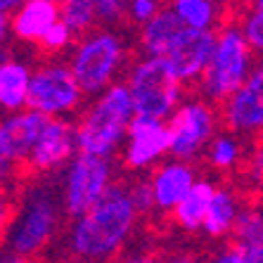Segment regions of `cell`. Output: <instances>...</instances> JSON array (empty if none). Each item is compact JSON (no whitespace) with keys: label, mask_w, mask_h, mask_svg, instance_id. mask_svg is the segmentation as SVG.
I'll return each mask as SVG.
<instances>
[{"label":"cell","mask_w":263,"mask_h":263,"mask_svg":"<svg viewBox=\"0 0 263 263\" xmlns=\"http://www.w3.org/2000/svg\"><path fill=\"white\" fill-rule=\"evenodd\" d=\"M161 0H128V19L133 24H147L161 12Z\"/></svg>","instance_id":"obj_28"},{"label":"cell","mask_w":263,"mask_h":263,"mask_svg":"<svg viewBox=\"0 0 263 263\" xmlns=\"http://www.w3.org/2000/svg\"><path fill=\"white\" fill-rule=\"evenodd\" d=\"M62 19L60 5L50 0H26L10 14V31L17 41L36 43Z\"/></svg>","instance_id":"obj_16"},{"label":"cell","mask_w":263,"mask_h":263,"mask_svg":"<svg viewBox=\"0 0 263 263\" xmlns=\"http://www.w3.org/2000/svg\"><path fill=\"white\" fill-rule=\"evenodd\" d=\"M60 223V204L48 190H31L24 206L10 228L7 245L17 256H33L52 237Z\"/></svg>","instance_id":"obj_7"},{"label":"cell","mask_w":263,"mask_h":263,"mask_svg":"<svg viewBox=\"0 0 263 263\" xmlns=\"http://www.w3.org/2000/svg\"><path fill=\"white\" fill-rule=\"evenodd\" d=\"M133 117L135 107L128 86L126 83L109 86L98 98H92L76 123L79 152L111 159L119 147L126 145Z\"/></svg>","instance_id":"obj_2"},{"label":"cell","mask_w":263,"mask_h":263,"mask_svg":"<svg viewBox=\"0 0 263 263\" xmlns=\"http://www.w3.org/2000/svg\"><path fill=\"white\" fill-rule=\"evenodd\" d=\"M79 152L76 140V123L67 121L64 117L48 119L43 133L38 138L29 159V168L38 173L57 171L60 166H67Z\"/></svg>","instance_id":"obj_14"},{"label":"cell","mask_w":263,"mask_h":263,"mask_svg":"<svg viewBox=\"0 0 263 263\" xmlns=\"http://www.w3.org/2000/svg\"><path fill=\"white\" fill-rule=\"evenodd\" d=\"M26 0H0V12L3 14H12L17 7H22Z\"/></svg>","instance_id":"obj_32"},{"label":"cell","mask_w":263,"mask_h":263,"mask_svg":"<svg viewBox=\"0 0 263 263\" xmlns=\"http://www.w3.org/2000/svg\"><path fill=\"white\" fill-rule=\"evenodd\" d=\"M171 7L190 29H214L216 24L214 0H173Z\"/></svg>","instance_id":"obj_24"},{"label":"cell","mask_w":263,"mask_h":263,"mask_svg":"<svg viewBox=\"0 0 263 263\" xmlns=\"http://www.w3.org/2000/svg\"><path fill=\"white\" fill-rule=\"evenodd\" d=\"M50 3H57V5H60V3H64V0H50Z\"/></svg>","instance_id":"obj_36"},{"label":"cell","mask_w":263,"mask_h":263,"mask_svg":"<svg viewBox=\"0 0 263 263\" xmlns=\"http://www.w3.org/2000/svg\"><path fill=\"white\" fill-rule=\"evenodd\" d=\"M149 183H152L157 211H173L180 204V199L190 192L192 185L197 183V178H195V168H192L190 161L173 159V161L161 164L152 173Z\"/></svg>","instance_id":"obj_15"},{"label":"cell","mask_w":263,"mask_h":263,"mask_svg":"<svg viewBox=\"0 0 263 263\" xmlns=\"http://www.w3.org/2000/svg\"><path fill=\"white\" fill-rule=\"evenodd\" d=\"M247 41L256 52H263V0H251L245 17L239 22Z\"/></svg>","instance_id":"obj_25"},{"label":"cell","mask_w":263,"mask_h":263,"mask_svg":"<svg viewBox=\"0 0 263 263\" xmlns=\"http://www.w3.org/2000/svg\"><path fill=\"white\" fill-rule=\"evenodd\" d=\"M254 52L242 26H226L218 31L214 57L204 71L199 88L209 102L223 104L245 86L254 71Z\"/></svg>","instance_id":"obj_4"},{"label":"cell","mask_w":263,"mask_h":263,"mask_svg":"<svg viewBox=\"0 0 263 263\" xmlns=\"http://www.w3.org/2000/svg\"><path fill=\"white\" fill-rule=\"evenodd\" d=\"M62 22L76 33V36H86L98 22V0H64L60 3Z\"/></svg>","instance_id":"obj_23"},{"label":"cell","mask_w":263,"mask_h":263,"mask_svg":"<svg viewBox=\"0 0 263 263\" xmlns=\"http://www.w3.org/2000/svg\"><path fill=\"white\" fill-rule=\"evenodd\" d=\"M239 199L230 187H216L214 202L209 206L206 220H204V233L209 237H226L233 233V226L239 214Z\"/></svg>","instance_id":"obj_20"},{"label":"cell","mask_w":263,"mask_h":263,"mask_svg":"<svg viewBox=\"0 0 263 263\" xmlns=\"http://www.w3.org/2000/svg\"><path fill=\"white\" fill-rule=\"evenodd\" d=\"M206 161L211 168L216 171H233L237 168L239 161L245 159V147L239 142V133L235 130H223L216 133L209 142V147L204 149Z\"/></svg>","instance_id":"obj_21"},{"label":"cell","mask_w":263,"mask_h":263,"mask_svg":"<svg viewBox=\"0 0 263 263\" xmlns=\"http://www.w3.org/2000/svg\"><path fill=\"white\" fill-rule=\"evenodd\" d=\"M123 263H161V261L159 258H154V256H130Z\"/></svg>","instance_id":"obj_33"},{"label":"cell","mask_w":263,"mask_h":263,"mask_svg":"<svg viewBox=\"0 0 263 263\" xmlns=\"http://www.w3.org/2000/svg\"><path fill=\"white\" fill-rule=\"evenodd\" d=\"M48 119L50 117L26 107V109L12 111L0 123V161H3L5 176H10L14 166H29L31 152L43 133Z\"/></svg>","instance_id":"obj_10"},{"label":"cell","mask_w":263,"mask_h":263,"mask_svg":"<svg viewBox=\"0 0 263 263\" xmlns=\"http://www.w3.org/2000/svg\"><path fill=\"white\" fill-rule=\"evenodd\" d=\"M3 263H26L24 256H17V254H10V256L3 258Z\"/></svg>","instance_id":"obj_34"},{"label":"cell","mask_w":263,"mask_h":263,"mask_svg":"<svg viewBox=\"0 0 263 263\" xmlns=\"http://www.w3.org/2000/svg\"><path fill=\"white\" fill-rule=\"evenodd\" d=\"M171 154V133L168 121L135 114L128 128V138L123 145V164L130 171H145L149 166Z\"/></svg>","instance_id":"obj_12"},{"label":"cell","mask_w":263,"mask_h":263,"mask_svg":"<svg viewBox=\"0 0 263 263\" xmlns=\"http://www.w3.org/2000/svg\"><path fill=\"white\" fill-rule=\"evenodd\" d=\"M31 76H33V71L26 67L24 62L10 60V57L3 60V64H0V107L7 114L26 109Z\"/></svg>","instance_id":"obj_17"},{"label":"cell","mask_w":263,"mask_h":263,"mask_svg":"<svg viewBox=\"0 0 263 263\" xmlns=\"http://www.w3.org/2000/svg\"><path fill=\"white\" fill-rule=\"evenodd\" d=\"M216 41H218V33L214 29H190V26H185L161 60L168 64V69L183 83L202 81L209 62L214 57Z\"/></svg>","instance_id":"obj_11"},{"label":"cell","mask_w":263,"mask_h":263,"mask_svg":"<svg viewBox=\"0 0 263 263\" xmlns=\"http://www.w3.org/2000/svg\"><path fill=\"white\" fill-rule=\"evenodd\" d=\"M86 92L81 88L79 79L73 76L71 67L64 64H45L36 69L31 76L29 90V109H36L50 119L67 117L81 107Z\"/></svg>","instance_id":"obj_8"},{"label":"cell","mask_w":263,"mask_h":263,"mask_svg":"<svg viewBox=\"0 0 263 263\" xmlns=\"http://www.w3.org/2000/svg\"><path fill=\"white\" fill-rule=\"evenodd\" d=\"M123 64H126V43L111 29L88 31L86 36H81L69 60L73 76L90 98H98L100 92L114 86Z\"/></svg>","instance_id":"obj_3"},{"label":"cell","mask_w":263,"mask_h":263,"mask_svg":"<svg viewBox=\"0 0 263 263\" xmlns=\"http://www.w3.org/2000/svg\"><path fill=\"white\" fill-rule=\"evenodd\" d=\"M128 19V0H98V22L104 26H119Z\"/></svg>","instance_id":"obj_27"},{"label":"cell","mask_w":263,"mask_h":263,"mask_svg":"<svg viewBox=\"0 0 263 263\" xmlns=\"http://www.w3.org/2000/svg\"><path fill=\"white\" fill-rule=\"evenodd\" d=\"M138 216L140 211L128 187L111 185L100 202L73 218L69 228V249L83 261H104L114 256L130 237Z\"/></svg>","instance_id":"obj_1"},{"label":"cell","mask_w":263,"mask_h":263,"mask_svg":"<svg viewBox=\"0 0 263 263\" xmlns=\"http://www.w3.org/2000/svg\"><path fill=\"white\" fill-rule=\"evenodd\" d=\"M242 251H245V263H263V245L242 247Z\"/></svg>","instance_id":"obj_31"},{"label":"cell","mask_w":263,"mask_h":263,"mask_svg":"<svg viewBox=\"0 0 263 263\" xmlns=\"http://www.w3.org/2000/svg\"><path fill=\"white\" fill-rule=\"evenodd\" d=\"M111 159L98 154L76 152L64 171V190H62V209L64 214L76 218L86 214L95 202L111 187Z\"/></svg>","instance_id":"obj_6"},{"label":"cell","mask_w":263,"mask_h":263,"mask_svg":"<svg viewBox=\"0 0 263 263\" xmlns=\"http://www.w3.org/2000/svg\"><path fill=\"white\" fill-rule=\"evenodd\" d=\"M230 235L237 247L263 245V204H249L239 209Z\"/></svg>","instance_id":"obj_22"},{"label":"cell","mask_w":263,"mask_h":263,"mask_svg":"<svg viewBox=\"0 0 263 263\" xmlns=\"http://www.w3.org/2000/svg\"><path fill=\"white\" fill-rule=\"evenodd\" d=\"M73 38H76V33H73V31L60 19V22H57V24L52 26L41 41H38V48L43 50L45 55H55V52L67 50L69 45L73 43Z\"/></svg>","instance_id":"obj_26"},{"label":"cell","mask_w":263,"mask_h":263,"mask_svg":"<svg viewBox=\"0 0 263 263\" xmlns=\"http://www.w3.org/2000/svg\"><path fill=\"white\" fill-rule=\"evenodd\" d=\"M214 195H216V185L211 180H197L190 187V192L180 199V204L171 211L176 223L183 230H190V233L204 228V220H206L209 206L214 202Z\"/></svg>","instance_id":"obj_19"},{"label":"cell","mask_w":263,"mask_h":263,"mask_svg":"<svg viewBox=\"0 0 263 263\" xmlns=\"http://www.w3.org/2000/svg\"><path fill=\"white\" fill-rule=\"evenodd\" d=\"M223 123L239 135L263 138V64L254 67L245 86L223 102Z\"/></svg>","instance_id":"obj_13"},{"label":"cell","mask_w":263,"mask_h":263,"mask_svg":"<svg viewBox=\"0 0 263 263\" xmlns=\"http://www.w3.org/2000/svg\"><path fill=\"white\" fill-rule=\"evenodd\" d=\"M126 86L133 98L135 114L168 121L171 114L183 102V81L168 69L161 57L142 55L133 62L126 76Z\"/></svg>","instance_id":"obj_5"},{"label":"cell","mask_w":263,"mask_h":263,"mask_svg":"<svg viewBox=\"0 0 263 263\" xmlns=\"http://www.w3.org/2000/svg\"><path fill=\"white\" fill-rule=\"evenodd\" d=\"M185 24L180 22L173 7L161 10L154 19H149L147 24L140 26V48L147 57H164L166 50L171 48V43L180 36V31Z\"/></svg>","instance_id":"obj_18"},{"label":"cell","mask_w":263,"mask_h":263,"mask_svg":"<svg viewBox=\"0 0 263 263\" xmlns=\"http://www.w3.org/2000/svg\"><path fill=\"white\" fill-rule=\"evenodd\" d=\"M211 263H245V251H242V247L233 245V247H228V249L218 251L211 258Z\"/></svg>","instance_id":"obj_30"},{"label":"cell","mask_w":263,"mask_h":263,"mask_svg":"<svg viewBox=\"0 0 263 263\" xmlns=\"http://www.w3.org/2000/svg\"><path fill=\"white\" fill-rule=\"evenodd\" d=\"M128 190H130V197H133V202H135V206H138V211H140V214H147V211H154V209H157V204H154L152 183H149L147 178L135 180Z\"/></svg>","instance_id":"obj_29"},{"label":"cell","mask_w":263,"mask_h":263,"mask_svg":"<svg viewBox=\"0 0 263 263\" xmlns=\"http://www.w3.org/2000/svg\"><path fill=\"white\" fill-rule=\"evenodd\" d=\"M166 263H195V261H192L190 256H173V258H168Z\"/></svg>","instance_id":"obj_35"},{"label":"cell","mask_w":263,"mask_h":263,"mask_svg":"<svg viewBox=\"0 0 263 263\" xmlns=\"http://www.w3.org/2000/svg\"><path fill=\"white\" fill-rule=\"evenodd\" d=\"M168 133L173 159H195L216 135V109L209 100H185L168 119Z\"/></svg>","instance_id":"obj_9"}]
</instances>
